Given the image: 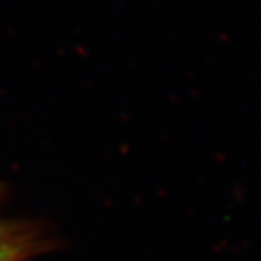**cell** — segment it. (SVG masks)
<instances>
[{"instance_id":"obj_1","label":"cell","mask_w":261,"mask_h":261,"mask_svg":"<svg viewBox=\"0 0 261 261\" xmlns=\"http://www.w3.org/2000/svg\"><path fill=\"white\" fill-rule=\"evenodd\" d=\"M0 261H9V251L2 243V239H0Z\"/></svg>"}]
</instances>
